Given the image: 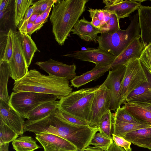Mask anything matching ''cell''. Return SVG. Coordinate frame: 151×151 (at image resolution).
<instances>
[{
    "label": "cell",
    "mask_w": 151,
    "mask_h": 151,
    "mask_svg": "<svg viewBox=\"0 0 151 151\" xmlns=\"http://www.w3.org/2000/svg\"><path fill=\"white\" fill-rule=\"evenodd\" d=\"M148 73L147 81L127 96L126 102L151 104V75Z\"/></svg>",
    "instance_id": "obj_19"
},
{
    "label": "cell",
    "mask_w": 151,
    "mask_h": 151,
    "mask_svg": "<svg viewBox=\"0 0 151 151\" xmlns=\"http://www.w3.org/2000/svg\"><path fill=\"white\" fill-rule=\"evenodd\" d=\"M136 104L151 112V104L144 103H134Z\"/></svg>",
    "instance_id": "obj_46"
},
{
    "label": "cell",
    "mask_w": 151,
    "mask_h": 151,
    "mask_svg": "<svg viewBox=\"0 0 151 151\" xmlns=\"http://www.w3.org/2000/svg\"><path fill=\"white\" fill-rule=\"evenodd\" d=\"M103 10L104 14V24H105L107 23L111 17L112 12L104 9H103Z\"/></svg>",
    "instance_id": "obj_45"
},
{
    "label": "cell",
    "mask_w": 151,
    "mask_h": 151,
    "mask_svg": "<svg viewBox=\"0 0 151 151\" xmlns=\"http://www.w3.org/2000/svg\"><path fill=\"white\" fill-rule=\"evenodd\" d=\"M119 20L116 15L112 12L109 21L99 28L100 34L114 33L119 30L120 29Z\"/></svg>",
    "instance_id": "obj_31"
},
{
    "label": "cell",
    "mask_w": 151,
    "mask_h": 151,
    "mask_svg": "<svg viewBox=\"0 0 151 151\" xmlns=\"http://www.w3.org/2000/svg\"><path fill=\"white\" fill-rule=\"evenodd\" d=\"M112 136L113 141L117 145L123 147L125 151H132L131 142L123 137L116 136L113 133H112Z\"/></svg>",
    "instance_id": "obj_39"
},
{
    "label": "cell",
    "mask_w": 151,
    "mask_h": 151,
    "mask_svg": "<svg viewBox=\"0 0 151 151\" xmlns=\"http://www.w3.org/2000/svg\"><path fill=\"white\" fill-rule=\"evenodd\" d=\"M112 127L114 134L124 137L127 134L140 129L151 127L150 124H136L124 122L112 118Z\"/></svg>",
    "instance_id": "obj_22"
},
{
    "label": "cell",
    "mask_w": 151,
    "mask_h": 151,
    "mask_svg": "<svg viewBox=\"0 0 151 151\" xmlns=\"http://www.w3.org/2000/svg\"><path fill=\"white\" fill-rule=\"evenodd\" d=\"M87 0H58L50 17L55 39L61 46L85 11Z\"/></svg>",
    "instance_id": "obj_1"
},
{
    "label": "cell",
    "mask_w": 151,
    "mask_h": 151,
    "mask_svg": "<svg viewBox=\"0 0 151 151\" xmlns=\"http://www.w3.org/2000/svg\"><path fill=\"white\" fill-rule=\"evenodd\" d=\"M52 6H51L48 8L43 13L42 23L44 24L47 21V17Z\"/></svg>",
    "instance_id": "obj_44"
},
{
    "label": "cell",
    "mask_w": 151,
    "mask_h": 151,
    "mask_svg": "<svg viewBox=\"0 0 151 151\" xmlns=\"http://www.w3.org/2000/svg\"><path fill=\"white\" fill-rule=\"evenodd\" d=\"M113 141L111 137L99 132L94 134L90 143V145H93L95 147L107 151Z\"/></svg>",
    "instance_id": "obj_28"
},
{
    "label": "cell",
    "mask_w": 151,
    "mask_h": 151,
    "mask_svg": "<svg viewBox=\"0 0 151 151\" xmlns=\"http://www.w3.org/2000/svg\"><path fill=\"white\" fill-rule=\"evenodd\" d=\"M12 90L51 94L60 99L71 93L73 88L65 78L45 75L35 69H31L22 78L14 82Z\"/></svg>",
    "instance_id": "obj_2"
},
{
    "label": "cell",
    "mask_w": 151,
    "mask_h": 151,
    "mask_svg": "<svg viewBox=\"0 0 151 151\" xmlns=\"http://www.w3.org/2000/svg\"><path fill=\"white\" fill-rule=\"evenodd\" d=\"M145 0H118L115 4L104 7V9L115 13L118 19L128 17L142 6L141 3Z\"/></svg>",
    "instance_id": "obj_17"
},
{
    "label": "cell",
    "mask_w": 151,
    "mask_h": 151,
    "mask_svg": "<svg viewBox=\"0 0 151 151\" xmlns=\"http://www.w3.org/2000/svg\"><path fill=\"white\" fill-rule=\"evenodd\" d=\"M123 138L136 145L145 148L151 144V127L143 128L129 132Z\"/></svg>",
    "instance_id": "obj_21"
},
{
    "label": "cell",
    "mask_w": 151,
    "mask_h": 151,
    "mask_svg": "<svg viewBox=\"0 0 151 151\" xmlns=\"http://www.w3.org/2000/svg\"><path fill=\"white\" fill-rule=\"evenodd\" d=\"M9 145L7 143L0 145V151H9Z\"/></svg>",
    "instance_id": "obj_48"
},
{
    "label": "cell",
    "mask_w": 151,
    "mask_h": 151,
    "mask_svg": "<svg viewBox=\"0 0 151 151\" xmlns=\"http://www.w3.org/2000/svg\"><path fill=\"white\" fill-rule=\"evenodd\" d=\"M36 138L44 151H77L76 147L68 140L60 136L48 133L36 134Z\"/></svg>",
    "instance_id": "obj_12"
},
{
    "label": "cell",
    "mask_w": 151,
    "mask_h": 151,
    "mask_svg": "<svg viewBox=\"0 0 151 151\" xmlns=\"http://www.w3.org/2000/svg\"><path fill=\"white\" fill-rule=\"evenodd\" d=\"M145 47L140 40V37L134 39L122 52L116 57L111 65V70L124 65L132 58H139Z\"/></svg>",
    "instance_id": "obj_14"
},
{
    "label": "cell",
    "mask_w": 151,
    "mask_h": 151,
    "mask_svg": "<svg viewBox=\"0 0 151 151\" xmlns=\"http://www.w3.org/2000/svg\"><path fill=\"white\" fill-rule=\"evenodd\" d=\"M83 151H104L102 150L94 147L88 146L85 148Z\"/></svg>",
    "instance_id": "obj_47"
},
{
    "label": "cell",
    "mask_w": 151,
    "mask_h": 151,
    "mask_svg": "<svg viewBox=\"0 0 151 151\" xmlns=\"http://www.w3.org/2000/svg\"><path fill=\"white\" fill-rule=\"evenodd\" d=\"M112 124V113L108 111L101 118L99 128V132H102L108 137H111Z\"/></svg>",
    "instance_id": "obj_32"
},
{
    "label": "cell",
    "mask_w": 151,
    "mask_h": 151,
    "mask_svg": "<svg viewBox=\"0 0 151 151\" xmlns=\"http://www.w3.org/2000/svg\"><path fill=\"white\" fill-rule=\"evenodd\" d=\"M12 30L10 29L7 33L8 38L3 60L8 63L11 61L13 54V42L12 37Z\"/></svg>",
    "instance_id": "obj_37"
},
{
    "label": "cell",
    "mask_w": 151,
    "mask_h": 151,
    "mask_svg": "<svg viewBox=\"0 0 151 151\" xmlns=\"http://www.w3.org/2000/svg\"><path fill=\"white\" fill-rule=\"evenodd\" d=\"M13 149L16 151H34L41 147L32 137L21 136L12 142Z\"/></svg>",
    "instance_id": "obj_26"
},
{
    "label": "cell",
    "mask_w": 151,
    "mask_h": 151,
    "mask_svg": "<svg viewBox=\"0 0 151 151\" xmlns=\"http://www.w3.org/2000/svg\"><path fill=\"white\" fill-rule=\"evenodd\" d=\"M113 119L118 121L136 124H149L136 119L126 109L124 106L117 109L115 113H112Z\"/></svg>",
    "instance_id": "obj_30"
},
{
    "label": "cell",
    "mask_w": 151,
    "mask_h": 151,
    "mask_svg": "<svg viewBox=\"0 0 151 151\" xmlns=\"http://www.w3.org/2000/svg\"><path fill=\"white\" fill-rule=\"evenodd\" d=\"M140 40L145 46L151 43V6H141L138 9Z\"/></svg>",
    "instance_id": "obj_16"
},
{
    "label": "cell",
    "mask_w": 151,
    "mask_h": 151,
    "mask_svg": "<svg viewBox=\"0 0 151 151\" xmlns=\"http://www.w3.org/2000/svg\"><path fill=\"white\" fill-rule=\"evenodd\" d=\"M10 77L9 64L4 61H0V100L9 104V97L7 83Z\"/></svg>",
    "instance_id": "obj_24"
},
{
    "label": "cell",
    "mask_w": 151,
    "mask_h": 151,
    "mask_svg": "<svg viewBox=\"0 0 151 151\" xmlns=\"http://www.w3.org/2000/svg\"><path fill=\"white\" fill-rule=\"evenodd\" d=\"M22 50L28 68L37 48L30 36L26 33L18 32Z\"/></svg>",
    "instance_id": "obj_23"
},
{
    "label": "cell",
    "mask_w": 151,
    "mask_h": 151,
    "mask_svg": "<svg viewBox=\"0 0 151 151\" xmlns=\"http://www.w3.org/2000/svg\"><path fill=\"white\" fill-rule=\"evenodd\" d=\"M35 64L49 75L65 78L68 80L76 76V67L74 64L68 65L50 58L46 61L37 62Z\"/></svg>",
    "instance_id": "obj_11"
},
{
    "label": "cell",
    "mask_w": 151,
    "mask_h": 151,
    "mask_svg": "<svg viewBox=\"0 0 151 151\" xmlns=\"http://www.w3.org/2000/svg\"><path fill=\"white\" fill-rule=\"evenodd\" d=\"M110 65L103 66L96 65L91 70L76 76L71 80V86L78 88L93 80H96L111 70Z\"/></svg>",
    "instance_id": "obj_18"
},
{
    "label": "cell",
    "mask_w": 151,
    "mask_h": 151,
    "mask_svg": "<svg viewBox=\"0 0 151 151\" xmlns=\"http://www.w3.org/2000/svg\"><path fill=\"white\" fill-rule=\"evenodd\" d=\"M59 99L56 96L29 92H12L9 97L10 105L24 118L38 106L45 103Z\"/></svg>",
    "instance_id": "obj_5"
},
{
    "label": "cell",
    "mask_w": 151,
    "mask_h": 151,
    "mask_svg": "<svg viewBox=\"0 0 151 151\" xmlns=\"http://www.w3.org/2000/svg\"><path fill=\"white\" fill-rule=\"evenodd\" d=\"M43 13L40 14L37 17L34 23L35 24H41L42 20V17Z\"/></svg>",
    "instance_id": "obj_49"
},
{
    "label": "cell",
    "mask_w": 151,
    "mask_h": 151,
    "mask_svg": "<svg viewBox=\"0 0 151 151\" xmlns=\"http://www.w3.org/2000/svg\"><path fill=\"white\" fill-rule=\"evenodd\" d=\"M12 1L10 0H0V12H4L7 9Z\"/></svg>",
    "instance_id": "obj_42"
},
{
    "label": "cell",
    "mask_w": 151,
    "mask_h": 151,
    "mask_svg": "<svg viewBox=\"0 0 151 151\" xmlns=\"http://www.w3.org/2000/svg\"><path fill=\"white\" fill-rule=\"evenodd\" d=\"M127 110L138 120L151 124V112L134 103L126 102L124 104Z\"/></svg>",
    "instance_id": "obj_25"
},
{
    "label": "cell",
    "mask_w": 151,
    "mask_h": 151,
    "mask_svg": "<svg viewBox=\"0 0 151 151\" xmlns=\"http://www.w3.org/2000/svg\"><path fill=\"white\" fill-rule=\"evenodd\" d=\"M0 118L18 135L24 133V118L9 104L0 100Z\"/></svg>",
    "instance_id": "obj_13"
},
{
    "label": "cell",
    "mask_w": 151,
    "mask_h": 151,
    "mask_svg": "<svg viewBox=\"0 0 151 151\" xmlns=\"http://www.w3.org/2000/svg\"><path fill=\"white\" fill-rule=\"evenodd\" d=\"M34 3L32 0L14 1V23L16 27L23 20L28 9Z\"/></svg>",
    "instance_id": "obj_27"
},
{
    "label": "cell",
    "mask_w": 151,
    "mask_h": 151,
    "mask_svg": "<svg viewBox=\"0 0 151 151\" xmlns=\"http://www.w3.org/2000/svg\"><path fill=\"white\" fill-rule=\"evenodd\" d=\"M43 24L41 23L38 24H35L34 23L28 22L25 33L31 36L32 33L40 29L43 26Z\"/></svg>",
    "instance_id": "obj_41"
},
{
    "label": "cell",
    "mask_w": 151,
    "mask_h": 151,
    "mask_svg": "<svg viewBox=\"0 0 151 151\" xmlns=\"http://www.w3.org/2000/svg\"><path fill=\"white\" fill-rule=\"evenodd\" d=\"M7 33H1L0 37V61L3 60L7 41Z\"/></svg>",
    "instance_id": "obj_40"
},
{
    "label": "cell",
    "mask_w": 151,
    "mask_h": 151,
    "mask_svg": "<svg viewBox=\"0 0 151 151\" xmlns=\"http://www.w3.org/2000/svg\"><path fill=\"white\" fill-rule=\"evenodd\" d=\"M55 115L60 119L70 123L80 125H88L86 122L78 119L75 117L60 111L58 109L55 112Z\"/></svg>",
    "instance_id": "obj_35"
},
{
    "label": "cell",
    "mask_w": 151,
    "mask_h": 151,
    "mask_svg": "<svg viewBox=\"0 0 151 151\" xmlns=\"http://www.w3.org/2000/svg\"><path fill=\"white\" fill-rule=\"evenodd\" d=\"M63 56L103 66L110 65L116 57L98 48H87Z\"/></svg>",
    "instance_id": "obj_10"
},
{
    "label": "cell",
    "mask_w": 151,
    "mask_h": 151,
    "mask_svg": "<svg viewBox=\"0 0 151 151\" xmlns=\"http://www.w3.org/2000/svg\"><path fill=\"white\" fill-rule=\"evenodd\" d=\"M99 28L94 26L84 17L78 20L72 29V34L78 35L81 39L87 42H97L98 34L100 33Z\"/></svg>",
    "instance_id": "obj_15"
},
{
    "label": "cell",
    "mask_w": 151,
    "mask_h": 151,
    "mask_svg": "<svg viewBox=\"0 0 151 151\" xmlns=\"http://www.w3.org/2000/svg\"><path fill=\"white\" fill-rule=\"evenodd\" d=\"M77 151H79V150H78Z\"/></svg>",
    "instance_id": "obj_52"
},
{
    "label": "cell",
    "mask_w": 151,
    "mask_h": 151,
    "mask_svg": "<svg viewBox=\"0 0 151 151\" xmlns=\"http://www.w3.org/2000/svg\"><path fill=\"white\" fill-rule=\"evenodd\" d=\"M110 92L104 85L101 84L95 93L90 116L89 125L99 127L103 116L110 110Z\"/></svg>",
    "instance_id": "obj_8"
},
{
    "label": "cell",
    "mask_w": 151,
    "mask_h": 151,
    "mask_svg": "<svg viewBox=\"0 0 151 151\" xmlns=\"http://www.w3.org/2000/svg\"><path fill=\"white\" fill-rule=\"evenodd\" d=\"M139 59L143 68L151 75V43L145 47Z\"/></svg>",
    "instance_id": "obj_33"
},
{
    "label": "cell",
    "mask_w": 151,
    "mask_h": 151,
    "mask_svg": "<svg viewBox=\"0 0 151 151\" xmlns=\"http://www.w3.org/2000/svg\"><path fill=\"white\" fill-rule=\"evenodd\" d=\"M88 11L92 19L91 23L94 26L99 28L105 24L103 9H94L89 8Z\"/></svg>",
    "instance_id": "obj_34"
},
{
    "label": "cell",
    "mask_w": 151,
    "mask_h": 151,
    "mask_svg": "<svg viewBox=\"0 0 151 151\" xmlns=\"http://www.w3.org/2000/svg\"><path fill=\"white\" fill-rule=\"evenodd\" d=\"M35 5H33L30 6L27 11L23 20L20 22L18 26L19 32H25L26 27L29 19L34 13Z\"/></svg>",
    "instance_id": "obj_38"
},
{
    "label": "cell",
    "mask_w": 151,
    "mask_h": 151,
    "mask_svg": "<svg viewBox=\"0 0 151 151\" xmlns=\"http://www.w3.org/2000/svg\"><path fill=\"white\" fill-rule=\"evenodd\" d=\"M59 101H53L42 104L30 111L27 119L29 121H35L44 118L58 109Z\"/></svg>",
    "instance_id": "obj_20"
},
{
    "label": "cell",
    "mask_w": 151,
    "mask_h": 151,
    "mask_svg": "<svg viewBox=\"0 0 151 151\" xmlns=\"http://www.w3.org/2000/svg\"><path fill=\"white\" fill-rule=\"evenodd\" d=\"M145 148H147L148 149L151 150V144L150 145L146 146Z\"/></svg>",
    "instance_id": "obj_51"
},
{
    "label": "cell",
    "mask_w": 151,
    "mask_h": 151,
    "mask_svg": "<svg viewBox=\"0 0 151 151\" xmlns=\"http://www.w3.org/2000/svg\"><path fill=\"white\" fill-rule=\"evenodd\" d=\"M107 151H125L122 147L117 145L113 141L109 148Z\"/></svg>",
    "instance_id": "obj_43"
},
{
    "label": "cell",
    "mask_w": 151,
    "mask_h": 151,
    "mask_svg": "<svg viewBox=\"0 0 151 151\" xmlns=\"http://www.w3.org/2000/svg\"><path fill=\"white\" fill-rule=\"evenodd\" d=\"M39 15V14L37 13H33L30 17L29 22L34 23Z\"/></svg>",
    "instance_id": "obj_50"
},
{
    "label": "cell",
    "mask_w": 151,
    "mask_h": 151,
    "mask_svg": "<svg viewBox=\"0 0 151 151\" xmlns=\"http://www.w3.org/2000/svg\"><path fill=\"white\" fill-rule=\"evenodd\" d=\"M18 136L0 118V145L13 142Z\"/></svg>",
    "instance_id": "obj_29"
},
{
    "label": "cell",
    "mask_w": 151,
    "mask_h": 151,
    "mask_svg": "<svg viewBox=\"0 0 151 151\" xmlns=\"http://www.w3.org/2000/svg\"><path fill=\"white\" fill-rule=\"evenodd\" d=\"M124 64L125 70L122 83L120 105L126 102L131 93L148 80V73L142 66L139 58H132Z\"/></svg>",
    "instance_id": "obj_6"
},
{
    "label": "cell",
    "mask_w": 151,
    "mask_h": 151,
    "mask_svg": "<svg viewBox=\"0 0 151 151\" xmlns=\"http://www.w3.org/2000/svg\"><path fill=\"white\" fill-rule=\"evenodd\" d=\"M13 54L8 63L10 77L14 81L24 77L29 71L18 32L12 30Z\"/></svg>",
    "instance_id": "obj_7"
},
{
    "label": "cell",
    "mask_w": 151,
    "mask_h": 151,
    "mask_svg": "<svg viewBox=\"0 0 151 151\" xmlns=\"http://www.w3.org/2000/svg\"><path fill=\"white\" fill-rule=\"evenodd\" d=\"M57 0H41L34 3L35 9L34 13L41 14L49 7L53 6L56 3Z\"/></svg>",
    "instance_id": "obj_36"
},
{
    "label": "cell",
    "mask_w": 151,
    "mask_h": 151,
    "mask_svg": "<svg viewBox=\"0 0 151 151\" xmlns=\"http://www.w3.org/2000/svg\"><path fill=\"white\" fill-rule=\"evenodd\" d=\"M99 87L97 86L72 92L60 99L59 110L89 124L93 100Z\"/></svg>",
    "instance_id": "obj_4"
},
{
    "label": "cell",
    "mask_w": 151,
    "mask_h": 151,
    "mask_svg": "<svg viewBox=\"0 0 151 151\" xmlns=\"http://www.w3.org/2000/svg\"><path fill=\"white\" fill-rule=\"evenodd\" d=\"M130 23L126 29H120L110 33H101L98 36V48L117 57L135 39L140 37L138 12L132 16Z\"/></svg>",
    "instance_id": "obj_3"
},
{
    "label": "cell",
    "mask_w": 151,
    "mask_h": 151,
    "mask_svg": "<svg viewBox=\"0 0 151 151\" xmlns=\"http://www.w3.org/2000/svg\"><path fill=\"white\" fill-rule=\"evenodd\" d=\"M125 70L124 64L110 70L107 78L102 84L105 86L110 92L111 111L116 110L120 107V94Z\"/></svg>",
    "instance_id": "obj_9"
}]
</instances>
